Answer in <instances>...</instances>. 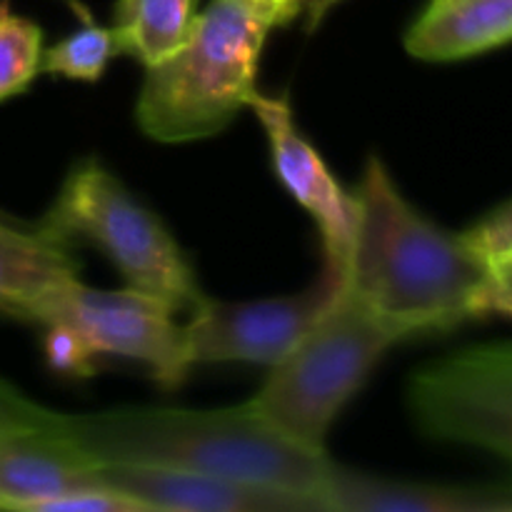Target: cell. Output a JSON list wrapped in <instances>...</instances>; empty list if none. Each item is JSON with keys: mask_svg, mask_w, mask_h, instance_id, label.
Returning <instances> with one entry per match:
<instances>
[{"mask_svg": "<svg viewBox=\"0 0 512 512\" xmlns=\"http://www.w3.org/2000/svg\"><path fill=\"white\" fill-rule=\"evenodd\" d=\"M60 430L95 465L223 475L315 495L323 503L333 465L328 453L305 448L280 433L250 400L218 410L113 408L63 413Z\"/></svg>", "mask_w": 512, "mask_h": 512, "instance_id": "cell-1", "label": "cell"}, {"mask_svg": "<svg viewBox=\"0 0 512 512\" xmlns=\"http://www.w3.org/2000/svg\"><path fill=\"white\" fill-rule=\"evenodd\" d=\"M355 198V235L345 283L415 335L443 333L470 315L488 265L463 235L420 213L380 155H368Z\"/></svg>", "mask_w": 512, "mask_h": 512, "instance_id": "cell-2", "label": "cell"}, {"mask_svg": "<svg viewBox=\"0 0 512 512\" xmlns=\"http://www.w3.org/2000/svg\"><path fill=\"white\" fill-rule=\"evenodd\" d=\"M270 30L245 0H213L195 13L183 45L145 68L135 100L140 133L168 145L223 133L258 90Z\"/></svg>", "mask_w": 512, "mask_h": 512, "instance_id": "cell-3", "label": "cell"}, {"mask_svg": "<svg viewBox=\"0 0 512 512\" xmlns=\"http://www.w3.org/2000/svg\"><path fill=\"white\" fill-rule=\"evenodd\" d=\"M413 338L380 315L348 283L293 350L270 368L250 398L268 423L295 443L328 453V435L393 345Z\"/></svg>", "mask_w": 512, "mask_h": 512, "instance_id": "cell-4", "label": "cell"}, {"mask_svg": "<svg viewBox=\"0 0 512 512\" xmlns=\"http://www.w3.org/2000/svg\"><path fill=\"white\" fill-rule=\"evenodd\" d=\"M38 228L60 243L95 245L128 288L163 300L175 313L190 315L208 298L168 225L98 158L70 168Z\"/></svg>", "mask_w": 512, "mask_h": 512, "instance_id": "cell-5", "label": "cell"}, {"mask_svg": "<svg viewBox=\"0 0 512 512\" xmlns=\"http://www.w3.org/2000/svg\"><path fill=\"white\" fill-rule=\"evenodd\" d=\"M408 405L428 438L485 450L512 465V343L425 365L410 378Z\"/></svg>", "mask_w": 512, "mask_h": 512, "instance_id": "cell-6", "label": "cell"}, {"mask_svg": "<svg viewBox=\"0 0 512 512\" xmlns=\"http://www.w3.org/2000/svg\"><path fill=\"white\" fill-rule=\"evenodd\" d=\"M25 320L70 325L100 355H120L145 365L165 390L180 388L193 368L175 310L140 290H100L73 278L45 293Z\"/></svg>", "mask_w": 512, "mask_h": 512, "instance_id": "cell-7", "label": "cell"}, {"mask_svg": "<svg viewBox=\"0 0 512 512\" xmlns=\"http://www.w3.org/2000/svg\"><path fill=\"white\" fill-rule=\"evenodd\" d=\"M343 283L338 270L323 265L320 278L303 293L240 303L205 298L183 325L190 365L255 363L273 368L325 313Z\"/></svg>", "mask_w": 512, "mask_h": 512, "instance_id": "cell-8", "label": "cell"}, {"mask_svg": "<svg viewBox=\"0 0 512 512\" xmlns=\"http://www.w3.org/2000/svg\"><path fill=\"white\" fill-rule=\"evenodd\" d=\"M248 108L265 130L275 178L313 218L323 240L325 265L345 278L355 235L353 190L338 183L318 148L300 133L288 95H263L255 90Z\"/></svg>", "mask_w": 512, "mask_h": 512, "instance_id": "cell-9", "label": "cell"}, {"mask_svg": "<svg viewBox=\"0 0 512 512\" xmlns=\"http://www.w3.org/2000/svg\"><path fill=\"white\" fill-rule=\"evenodd\" d=\"M103 485L128 495L145 510L163 512H328L315 495L223 475L143 465H98Z\"/></svg>", "mask_w": 512, "mask_h": 512, "instance_id": "cell-10", "label": "cell"}, {"mask_svg": "<svg viewBox=\"0 0 512 512\" xmlns=\"http://www.w3.org/2000/svg\"><path fill=\"white\" fill-rule=\"evenodd\" d=\"M103 485L98 465L60 430H0V510L38 512L48 500Z\"/></svg>", "mask_w": 512, "mask_h": 512, "instance_id": "cell-11", "label": "cell"}, {"mask_svg": "<svg viewBox=\"0 0 512 512\" xmlns=\"http://www.w3.org/2000/svg\"><path fill=\"white\" fill-rule=\"evenodd\" d=\"M330 512H512L510 485L398 480L330 465L323 490Z\"/></svg>", "mask_w": 512, "mask_h": 512, "instance_id": "cell-12", "label": "cell"}, {"mask_svg": "<svg viewBox=\"0 0 512 512\" xmlns=\"http://www.w3.org/2000/svg\"><path fill=\"white\" fill-rule=\"evenodd\" d=\"M512 43V0H430L405 33V50L428 63L475 58Z\"/></svg>", "mask_w": 512, "mask_h": 512, "instance_id": "cell-13", "label": "cell"}, {"mask_svg": "<svg viewBox=\"0 0 512 512\" xmlns=\"http://www.w3.org/2000/svg\"><path fill=\"white\" fill-rule=\"evenodd\" d=\"M78 273L73 245L50 238L38 225L23 230L0 220V313L25 320L45 293Z\"/></svg>", "mask_w": 512, "mask_h": 512, "instance_id": "cell-14", "label": "cell"}, {"mask_svg": "<svg viewBox=\"0 0 512 512\" xmlns=\"http://www.w3.org/2000/svg\"><path fill=\"white\" fill-rule=\"evenodd\" d=\"M193 18L195 0H115L110 28L120 55L150 68L183 45Z\"/></svg>", "mask_w": 512, "mask_h": 512, "instance_id": "cell-15", "label": "cell"}, {"mask_svg": "<svg viewBox=\"0 0 512 512\" xmlns=\"http://www.w3.org/2000/svg\"><path fill=\"white\" fill-rule=\"evenodd\" d=\"M120 55L118 40L110 25L95 23V18L80 20V28L43 50L40 70L55 78L98 83L108 70L110 60Z\"/></svg>", "mask_w": 512, "mask_h": 512, "instance_id": "cell-16", "label": "cell"}, {"mask_svg": "<svg viewBox=\"0 0 512 512\" xmlns=\"http://www.w3.org/2000/svg\"><path fill=\"white\" fill-rule=\"evenodd\" d=\"M43 28L0 0V103L25 93L43 70Z\"/></svg>", "mask_w": 512, "mask_h": 512, "instance_id": "cell-17", "label": "cell"}, {"mask_svg": "<svg viewBox=\"0 0 512 512\" xmlns=\"http://www.w3.org/2000/svg\"><path fill=\"white\" fill-rule=\"evenodd\" d=\"M43 338L45 363L53 373L73 380L93 378L98 373V350L75 328L65 323H48Z\"/></svg>", "mask_w": 512, "mask_h": 512, "instance_id": "cell-18", "label": "cell"}, {"mask_svg": "<svg viewBox=\"0 0 512 512\" xmlns=\"http://www.w3.org/2000/svg\"><path fill=\"white\" fill-rule=\"evenodd\" d=\"M460 235L488 268L500 260L512 258V200L490 210Z\"/></svg>", "mask_w": 512, "mask_h": 512, "instance_id": "cell-19", "label": "cell"}, {"mask_svg": "<svg viewBox=\"0 0 512 512\" xmlns=\"http://www.w3.org/2000/svg\"><path fill=\"white\" fill-rule=\"evenodd\" d=\"M63 413L35 403L15 385L0 378V430L10 428H55Z\"/></svg>", "mask_w": 512, "mask_h": 512, "instance_id": "cell-20", "label": "cell"}, {"mask_svg": "<svg viewBox=\"0 0 512 512\" xmlns=\"http://www.w3.org/2000/svg\"><path fill=\"white\" fill-rule=\"evenodd\" d=\"M470 315L473 318H483V315L512 318V258L490 265L483 283L475 290Z\"/></svg>", "mask_w": 512, "mask_h": 512, "instance_id": "cell-21", "label": "cell"}, {"mask_svg": "<svg viewBox=\"0 0 512 512\" xmlns=\"http://www.w3.org/2000/svg\"><path fill=\"white\" fill-rule=\"evenodd\" d=\"M245 3L253 5L273 28H283L303 15L305 0H245Z\"/></svg>", "mask_w": 512, "mask_h": 512, "instance_id": "cell-22", "label": "cell"}, {"mask_svg": "<svg viewBox=\"0 0 512 512\" xmlns=\"http://www.w3.org/2000/svg\"><path fill=\"white\" fill-rule=\"evenodd\" d=\"M340 3H343V0H305V5H303L305 30H308V33H313V30L323 23L325 15H328L330 10Z\"/></svg>", "mask_w": 512, "mask_h": 512, "instance_id": "cell-23", "label": "cell"}, {"mask_svg": "<svg viewBox=\"0 0 512 512\" xmlns=\"http://www.w3.org/2000/svg\"><path fill=\"white\" fill-rule=\"evenodd\" d=\"M68 5H70V8L75 10V15H78V20H85V18H90L88 8H85V5H80L78 0H68Z\"/></svg>", "mask_w": 512, "mask_h": 512, "instance_id": "cell-24", "label": "cell"}, {"mask_svg": "<svg viewBox=\"0 0 512 512\" xmlns=\"http://www.w3.org/2000/svg\"><path fill=\"white\" fill-rule=\"evenodd\" d=\"M0 220H3V218H0Z\"/></svg>", "mask_w": 512, "mask_h": 512, "instance_id": "cell-25", "label": "cell"}]
</instances>
